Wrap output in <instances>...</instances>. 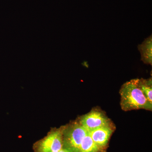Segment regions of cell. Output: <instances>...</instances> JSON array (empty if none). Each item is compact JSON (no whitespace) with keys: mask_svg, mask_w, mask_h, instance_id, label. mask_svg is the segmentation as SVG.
<instances>
[{"mask_svg":"<svg viewBox=\"0 0 152 152\" xmlns=\"http://www.w3.org/2000/svg\"><path fill=\"white\" fill-rule=\"evenodd\" d=\"M121 106L125 111L145 109L152 110V104L147 99L140 85L139 79H133L126 82L120 91Z\"/></svg>","mask_w":152,"mask_h":152,"instance_id":"cell-1","label":"cell"},{"mask_svg":"<svg viewBox=\"0 0 152 152\" xmlns=\"http://www.w3.org/2000/svg\"><path fill=\"white\" fill-rule=\"evenodd\" d=\"M88 134V131L80 123H74L64 128L63 148L69 152H79L82 141Z\"/></svg>","mask_w":152,"mask_h":152,"instance_id":"cell-2","label":"cell"},{"mask_svg":"<svg viewBox=\"0 0 152 152\" xmlns=\"http://www.w3.org/2000/svg\"><path fill=\"white\" fill-rule=\"evenodd\" d=\"M64 127L52 130L43 139L35 144V152L58 151L63 148Z\"/></svg>","mask_w":152,"mask_h":152,"instance_id":"cell-3","label":"cell"},{"mask_svg":"<svg viewBox=\"0 0 152 152\" xmlns=\"http://www.w3.org/2000/svg\"><path fill=\"white\" fill-rule=\"evenodd\" d=\"M80 123L88 132L106 126H111L110 120L102 113L97 111H93L85 115Z\"/></svg>","mask_w":152,"mask_h":152,"instance_id":"cell-4","label":"cell"},{"mask_svg":"<svg viewBox=\"0 0 152 152\" xmlns=\"http://www.w3.org/2000/svg\"><path fill=\"white\" fill-rule=\"evenodd\" d=\"M113 129L111 126H106L88 132V134L100 149H102L108 142L113 132Z\"/></svg>","mask_w":152,"mask_h":152,"instance_id":"cell-5","label":"cell"},{"mask_svg":"<svg viewBox=\"0 0 152 152\" xmlns=\"http://www.w3.org/2000/svg\"><path fill=\"white\" fill-rule=\"evenodd\" d=\"M138 48L140 53L142 61L147 64L152 65V35L146 38L141 45H139Z\"/></svg>","mask_w":152,"mask_h":152,"instance_id":"cell-6","label":"cell"},{"mask_svg":"<svg viewBox=\"0 0 152 152\" xmlns=\"http://www.w3.org/2000/svg\"><path fill=\"white\" fill-rule=\"evenodd\" d=\"M100 150L88 134L82 141L79 152H99Z\"/></svg>","mask_w":152,"mask_h":152,"instance_id":"cell-7","label":"cell"},{"mask_svg":"<svg viewBox=\"0 0 152 152\" xmlns=\"http://www.w3.org/2000/svg\"><path fill=\"white\" fill-rule=\"evenodd\" d=\"M140 87L145 96L147 99L152 104V78L145 80L139 79Z\"/></svg>","mask_w":152,"mask_h":152,"instance_id":"cell-8","label":"cell"},{"mask_svg":"<svg viewBox=\"0 0 152 152\" xmlns=\"http://www.w3.org/2000/svg\"><path fill=\"white\" fill-rule=\"evenodd\" d=\"M59 152V151H56V152Z\"/></svg>","mask_w":152,"mask_h":152,"instance_id":"cell-9","label":"cell"}]
</instances>
